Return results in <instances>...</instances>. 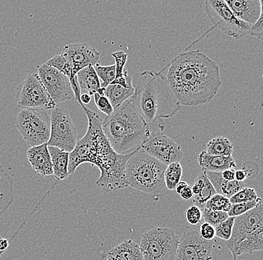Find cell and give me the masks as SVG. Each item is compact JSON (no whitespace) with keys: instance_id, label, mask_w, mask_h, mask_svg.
<instances>
[{"instance_id":"52a82bcc","label":"cell","mask_w":263,"mask_h":260,"mask_svg":"<svg viewBox=\"0 0 263 260\" xmlns=\"http://www.w3.org/2000/svg\"><path fill=\"white\" fill-rule=\"evenodd\" d=\"M15 126L31 147L49 141L50 116L48 110L21 109L16 115Z\"/></svg>"},{"instance_id":"f35d334b","label":"cell","mask_w":263,"mask_h":260,"mask_svg":"<svg viewBox=\"0 0 263 260\" xmlns=\"http://www.w3.org/2000/svg\"><path fill=\"white\" fill-rule=\"evenodd\" d=\"M263 14L259 18V19L256 21L254 25L251 26V34L250 36L253 37H256V39L262 41L263 39Z\"/></svg>"},{"instance_id":"4dcf8cb0","label":"cell","mask_w":263,"mask_h":260,"mask_svg":"<svg viewBox=\"0 0 263 260\" xmlns=\"http://www.w3.org/2000/svg\"><path fill=\"white\" fill-rule=\"evenodd\" d=\"M231 203L230 202V199L223 197L221 194H215L213 197H212L210 200L205 203L204 208L206 210L221 211L228 213L230 211Z\"/></svg>"},{"instance_id":"8992f818","label":"cell","mask_w":263,"mask_h":260,"mask_svg":"<svg viewBox=\"0 0 263 260\" xmlns=\"http://www.w3.org/2000/svg\"><path fill=\"white\" fill-rule=\"evenodd\" d=\"M180 238L167 227H154L141 235L140 250L144 260H175Z\"/></svg>"},{"instance_id":"7402d4cb","label":"cell","mask_w":263,"mask_h":260,"mask_svg":"<svg viewBox=\"0 0 263 260\" xmlns=\"http://www.w3.org/2000/svg\"><path fill=\"white\" fill-rule=\"evenodd\" d=\"M209 180L213 185L216 194H221L223 197L230 199L232 196L237 193L238 190L245 187L244 182L234 180L228 182L221 177V172H205Z\"/></svg>"},{"instance_id":"1f68e13d","label":"cell","mask_w":263,"mask_h":260,"mask_svg":"<svg viewBox=\"0 0 263 260\" xmlns=\"http://www.w3.org/2000/svg\"><path fill=\"white\" fill-rule=\"evenodd\" d=\"M261 203H262V199L258 197L256 200H253V201L242 202V203L231 204L230 211L228 212V216L236 218V217L244 215L246 212L253 210L255 207L260 205Z\"/></svg>"},{"instance_id":"b9f144b4","label":"cell","mask_w":263,"mask_h":260,"mask_svg":"<svg viewBox=\"0 0 263 260\" xmlns=\"http://www.w3.org/2000/svg\"><path fill=\"white\" fill-rule=\"evenodd\" d=\"M180 197L183 200H189L193 198V192H192V187L190 185L187 186L180 194Z\"/></svg>"},{"instance_id":"484cf974","label":"cell","mask_w":263,"mask_h":260,"mask_svg":"<svg viewBox=\"0 0 263 260\" xmlns=\"http://www.w3.org/2000/svg\"><path fill=\"white\" fill-rule=\"evenodd\" d=\"M115 61V78L111 84H118L123 87L132 85V77L125 72L124 67L127 61L128 55L123 51H117L111 54Z\"/></svg>"},{"instance_id":"ffe728a7","label":"cell","mask_w":263,"mask_h":260,"mask_svg":"<svg viewBox=\"0 0 263 260\" xmlns=\"http://www.w3.org/2000/svg\"><path fill=\"white\" fill-rule=\"evenodd\" d=\"M14 200V179L0 162V217L6 213Z\"/></svg>"},{"instance_id":"5bb4252c","label":"cell","mask_w":263,"mask_h":260,"mask_svg":"<svg viewBox=\"0 0 263 260\" xmlns=\"http://www.w3.org/2000/svg\"><path fill=\"white\" fill-rule=\"evenodd\" d=\"M263 227V204L235 218L231 237L226 241V247L231 252L233 259L236 260L238 245L259 227Z\"/></svg>"},{"instance_id":"7c38bea8","label":"cell","mask_w":263,"mask_h":260,"mask_svg":"<svg viewBox=\"0 0 263 260\" xmlns=\"http://www.w3.org/2000/svg\"><path fill=\"white\" fill-rule=\"evenodd\" d=\"M140 149L166 166L180 162L183 158L180 145L164 135L162 131H151Z\"/></svg>"},{"instance_id":"e575fe53","label":"cell","mask_w":263,"mask_h":260,"mask_svg":"<svg viewBox=\"0 0 263 260\" xmlns=\"http://www.w3.org/2000/svg\"><path fill=\"white\" fill-rule=\"evenodd\" d=\"M234 221V217H229L226 220L215 227V236L224 241H228L231 237Z\"/></svg>"},{"instance_id":"8d00e7d4","label":"cell","mask_w":263,"mask_h":260,"mask_svg":"<svg viewBox=\"0 0 263 260\" xmlns=\"http://www.w3.org/2000/svg\"><path fill=\"white\" fill-rule=\"evenodd\" d=\"M185 218L189 224L196 226L201 222L203 218L202 210L196 205H192L185 212Z\"/></svg>"},{"instance_id":"9c48e42d","label":"cell","mask_w":263,"mask_h":260,"mask_svg":"<svg viewBox=\"0 0 263 260\" xmlns=\"http://www.w3.org/2000/svg\"><path fill=\"white\" fill-rule=\"evenodd\" d=\"M204 3L207 16L223 33L235 39L250 36L251 26L238 20L224 0H206Z\"/></svg>"},{"instance_id":"836d02e7","label":"cell","mask_w":263,"mask_h":260,"mask_svg":"<svg viewBox=\"0 0 263 260\" xmlns=\"http://www.w3.org/2000/svg\"><path fill=\"white\" fill-rule=\"evenodd\" d=\"M257 198V194L254 188L245 187L238 190L237 193L232 196L230 198V202L231 204L242 203L253 201Z\"/></svg>"},{"instance_id":"6da1fadb","label":"cell","mask_w":263,"mask_h":260,"mask_svg":"<svg viewBox=\"0 0 263 260\" xmlns=\"http://www.w3.org/2000/svg\"><path fill=\"white\" fill-rule=\"evenodd\" d=\"M166 68V78L181 106L210 103L222 85L219 67L200 50L179 54Z\"/></svg>"},{"instance_id":"ac0fdd59","label":"cell","mask_w":263,"mask_h":260,"mask_svg":"<svg viewBox=\"0 0 263 260\" xmlns=\"http://www.w3.org/2000/svg\"><path fill=\"white\" fill-rule=\"evenodd\" d=\"M103 260H144L139 245L133 240H124L106 253H102Z\"/></svg>"},{"instance_id":"74e56055","label":"cell","mask_w":263,"mask_h":260,"mask_svg":"<svg viewBox=\"0 0 263 260\" xmlns=\"http://www.w3.org/2000/svg\"><path fill=\"white\" fill-rule=\"evenodd\" d=\"M199 233L201 238L205 241H213L215 237V227L210 225V223L204 222L200 226Z\"/></svg>"},{"instance_id":"83f0119b","label":"cell","mask_w":263,"mask_h":260,"mask_svg":"<svg viewBox=\"0 0 263 260\" xmlns=\"http://www.w3.org/2000/svg\"><path fill=\"white\" fill-rule=\"evenodd\" d=\"M182 177V167L180 162L168 164L164 174V185L169 190L175 189L176 185L180 182Z\"/></svg>"},{"instance_id":"d6986e66","label":"cell","mask_w":263,"mask_h":260,"mask_svg":"<svg viewBox=\"0 0 263 260\" xmlns=\"http://www.w3.org/2000/svg\"><path fill=\"white\" fill-rule=\"evenodd\" d=\"M197 160L203 172H221L225 169L236 167V161L233 156L212 155L203 151L199 154Z\"/></svg>"},{"instance_id":"ba28073f","label":"cell","mask_w":263,"mask_h":260,"mask_svg":"<svg viewBox=\"0 0 263 260\" xmlns=\"http://www.w3.org/2000/svg\"><path fill=\"white\" fill-rule=\"evenodd\" d=\"M61 55L65 59L68 69V77L73 90L76 100L79 102L80 106L84 107L80 101L81 90L77 82V75L80 71L85 67L100 64V54L93 47H90L85 43H73L67 44L64 47Z\"/></svg>"},{"instance_id":"4316f807","label":"cell","mask_w":263,"mask_h":260,"mask_svg":"<svg viewBox=\"0 0 263 260\" xmlns=\"http://www.w3.org/2000/svg\"><path fill=\"white\" fill-rule=\"evenodd\" d=\"M208 154L212 155L232 156L233 153V145L228 138L218 136L209 141L206 144V150Z\"/></svg>"},{"instance_id":"d590c367","label":"cell","mask_w":263,"mask_h":260,"mask_svg":"<svg viewBox=\"0 0 263 260\" xmlns=\"http://www.w3.org/2000/svg\"><path fill=\"white\" fill-rule=\"evenodd\" d=\"M95 105L98 107L99 110L106 115V116H109L114 111L112 106L108 101V98L105 95H100L99 93H95L93 95Z\"/></svg>"},{"instance_id":"60d3db41","label":"cell","mask_w":263,"mask_h":260,"mask_svg":"<svg viewBox=\"0 0 263 260\" xmlns=\"http://www.w3.org/2000/svg\"><path fill=\"white\" fill-rule=\"evenodd\" d=\"M235 169H228L221 172V177L228 182H233L235 180Z\"/></svg>"},{"instance_id":"7a4b0ae2","label":"cell","mask_w":263,"mask_h":260,"mask_svg":"<svg viewBox=\"0 0 263 260\" xmlns=\"http://www.w3.org/2000/svg\"><path fill=\"white\" fill-rule=\"evenodd\" d=\"M165 69L144 71L132 77L135 92L129 100L147 124L172 118L180 109L178 100L162 74Z\"/></svg>"},{"instance_id":"7bdbcfd3","label":"cell","mask_w":263,"mask_h":260,"mask_svg":"<svg viewBox=\"0 0 263 260\" xmlns=\"http://www.w3.org/2000/svg\"><path fill=\"white\" fill-rule=\"evenodd\" d=\"M188 185V183L185 182V181H180V182L176 185L175 189H174V190H176V192H177V194H178V195H180L181 192H182V190H183L184 189H185Z\"/></svg>"},{"instance_id":"4fadbf2b","label":"cell","mask_w":263,"mask_h":260,"mask_svg":"<svg viewBox=\"0 0 263 260\" xmlns=\"http://www.w3.org/2000/svg\"><path fill=\"white\" fill-rule=\"evenodd\" d=\"M37 75L55 105L73 98L74 94L68 77L57 69L46 63L43 64L37 67Z\"/></svg>"},{"instance_id":"d4e9b609","label":"cell","mask_w":263,"mask_h":260,"mask_svg":"<svg viewBox=\"0 0 263 260\" xmlns=\"http://www.w3.org/2000/svg\"><path fill=\"white\" fill-rule=\"evenodd\" d=\"M263 250V227H259L252 233L246 237L238 245L236 249V257L240 255L248 253L252 254L255 251Z\"/></svg>"},{"instance_id":"f1b7e54d","label":"cell","mask_w":263,"mask_h":260,"mask_svg":"<svg viewBox=\"0 0 263 260\" xmlns=\"http://www.w3.org/2000/svg\"><path fill=\"white\" fill-rule=\"evenodd\" d=\"M216 194L213 185H212L208 178H205L204 184L200 189V192L196 196L193 197V202L196 206L199 207L200 210L204 208L207 201Z\"/></svg>"},{"instance_id":"f6af8a7d","label":"cell","mask_w":263,"mask_h":260,"mask_svg":"<svg viewBox=\"0 0 263 260\" xmlns=\"http://www.w3.org/2000/svg\"><path fill=\"white\" fill-rule=\"evenodd\" d=\"M90 100H91V96L88 95V94L84 93L80 96V101L82 105H88L90 103Z\"/></svg>"},{"instance_id":"ee69618b","label":"cell","mask_w":263,"mask_h":260,"mask_svg":"<svg viewBox=\"0 0 263 260\" xmlns=\"http://www.w3.org/2000/svg\"><path fill=\"white\" fill-rule=\"evenodd\" d=\"M9 246V241L6 238H0V252L4 253Z\"/></svg>"},{"instance_id":"e0dca14e","label":"cell","mask_w":263,"mask_h":260,"mask_svg":"<svg viewBox=\"0 0 263 260\" xmlns=\"http://www.w3.org/2000/svg\"><path fill=\"white\" fill-rule=\"evenodd\" d=\"M27 159L32 169L42 177L53 175L52 161L47 143L33 146L27 151Z\"/></svg>"},{"instance_id":"5b68a950","label":"cell","mask_w":263,"mask_h":260,"mask_svg":"<svg viewBox=\"0 0 263 260\" xmlns=\"http://www.w3.org/2000/svg\"><path fill=\"white\" fill-rule=\"evenodd\" d=\"M167 166L139 149L126 163V185L146 193L159 194L164 190V174Z\"/></svg>"},{"instance_id":"bcb514c9","label":"cell","mask_w":263,"mask_h":260,"mask_svg":"<svg viewBox=\"0 0 263 260\" xmlns=\"http://www.w3.org/2000/svg\"><path fill=\"white\" fill-rule=\"evenodd\" d=\"M2 238V237H1V236H0V238ZM3 253H2V252H0V256H2V254H3Z\"/></svg>"},{"instance_id":"d6a6232c","label":"cell","mask_w":263,"mask_h":260,"mask_svg":"<svg viewBox=\"0 0 263 260\" xmlns=\"http://www.w3.org/2000/svg\"><path fill=\"white\" fill-rule=\"evenodd\" d=\"M202 215H203V218L204 219L205 223H210L214 227L218 226V224L229 218L227 212L206 210V209L202 210Z\"/></svg>"},{"instance_id":"44dd1931","label":"cell","mask_w":263,"mask_h":260,"mask_svg":"<svg viewBox=\"0 0 263 260\" xmlns=\"http://www.w3.org/2000/svg\"><path fill=\"white\" fill-rule=\"evenodd\" d=\"M77 82H78L80 90H85L88 95H93L95 93L104 95V88L100 86V79H99L95 67L92 65L85 67L77 73Z\"/></svg>"},{"instance_id":"8fae6325","label":"cell","mask_w":263,"mask_h":260,"mask_svg":"<svg viewBox=\"0 0 263 260\" xmlns=\"http://www.w3.org/2000/svg\"><path fill=\"white\" fill-rule=\"evenodd\" d=\"M77 143V128L65 108H55L51 111L50 135L47 146L57 147L70 153Z\"/></svg>"},{"instance_id":"30bf717a","label":"cell","mask_w":263,"mask_h":260,"mask_svg":"<svg viewBox=\"0 0 263 260\" xmlns=\"http://www.w3.org/2000/svg\"><path fill=\"white\" fill-rule=\"evenodd\" d=\"M16 103L21 109L52 110L57 108L37 74H29L18 87Z\"/></svg>"},{"instance_id":"cb8c5ba5","label":"cell","mask_w":263,"mask_h":260,"mask_svg":"<svg viewBox=\"0 0 263 260\" xmlns=\"http://www.w3.org/2000/svg\"><path fill=\"white\" fill-rule=\"evenodd\" d=\"M134 92L133 85L123 87L118 84H110L105 88L104 95L115 110L119 108L125 101H128L133 96Z\"/></svg>"},{"instance_id":"277c9868","label":"cell","mask_w":263,"mask_h":260,"mask_svg":"<svg viewBox=\"0 0 263 260\" xmlns=\"http://www.w3.org/2000/svg\"><path fill=\"white\" fill-rule=\"evenodd\" d=\"M102 129L115 152L133 154L151 134L149 124L138 113L130 100L125 101L102 122Z\"/></svg>"},{"instance_id":"603a6c76","label":"cell","mask_w":263,"mask_h":260,"mask_svg":"<svg viewBox=\"0 0 263 260\" xmlns=\"http://www.w3.org/2000/svg\"><path fill=\"white\" fill-rule=\"evenodd\" d=\"M48 150L52 161L54 177L57 180H65L69 177L68 164L70 153L53 146L48 147Z\"/></svg>"},{"instance_id":"2e32d148","label":"cell","mask_w":263,"mask_h":260,"mask_svg":"<svg viewBox=\"0 0 263 260\" xmlns=\"http://www.w3.org/2000/svg\"><path fill=\"white\" fill-rule=\"evenodd\" d=\"M226 2L240 21L253 26L263 14L262 0H229Z\"/></svg>"},{"instance_id":"9a60e30c","label":"cell","mask_w":263,"mask_h":260,"mask_svg":"<svg viewBox=\"0 0 263 260\" xmlns=\"http://www.w3.org/2000/svg\"><path fill=\"white\" fill-rule=\"evenodd\" d=\"M215 241H205L199 231L184 233L179 241L175 260H212Z\"/></svg>"},{"instance_id":"f546056e","label":"cell","mask_w":263,"mask_h":260,"mask_svg":"<svg viewBox=\"0 0 263 260\" xmlns=\"http://www.w3.org/2000/svg\"><path fill=\"white\" fill-rule=\"evenodd\" d=\"M93 67H95V72H96L99 79L102 80V83H100L101 88H106L108 85L114 81L115 78V65L101 66L100 64H98Z\"/></svg>"},{"instance_id":"3957f363","label":"cell","mask_w":263,"mask_h":260,"mask_svg":"<svg viewBox=\"0 0 263 260\" xmlns=\"http://www.w3.org/2000/svg\"><path fill=\"white\" fill-rule=\"evenodd\" d=\"M88 120L85 136L77 141L69 154L68 174L72 175L82 164H90L100 169V174H108L119 167L124 161L123 154L115 152L103 134L100 116L96 112L84 106Z\"/></svg>"},{"instance_id":"ab89813d","label":"cell","mask_w":263,"mask_h":260,"mask_svg":"<svg viewBox=\"0 0 263 260\" xmlns=\"http://www.w3.org/2000/svg\"><path fill=\"white\" fill-rule=\"evenodd\" d=\"M249 177H251V174L248 168H242L235 171V180L238 182H244Z\"/></svg>"}]
</instances>
